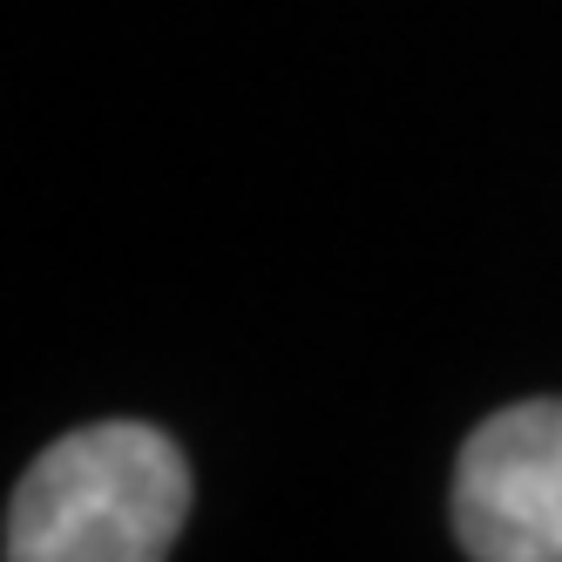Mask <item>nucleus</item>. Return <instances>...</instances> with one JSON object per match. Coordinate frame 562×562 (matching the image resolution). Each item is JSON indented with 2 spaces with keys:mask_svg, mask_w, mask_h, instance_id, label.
Returning <instances> with one entry per match:
<instances>
[{
  "mask_svg": "<svg viewBox=\"0 0 562 562\" xmlns=\"http://www.w3.org/2000/svg\"><path fill=\"white\" fill-rule=\"evenodd\" d=\"M190 515V468L170 434L143 420H95L34 454L8 502L14 562H156Z\"/></svg>",
  "mask_w": 562,
  "mask_h": 562,
  "instance_id": "1",
  "label": "nucleus"
},
{
  "mask_svg": "<svg viewBox=\"0 0 562 562\" xmlns=\"http://www.w3.org/2000/svg\"><path fill=\"white\" fill-rule=\"evenodd\" d=\"M454 542L474 562H562V400H521L468 434Z\"/></svg>",
  "mask_w": 562,
  "mask_h": 562,
  "instance_id": "2",
  "label": "nucleus"
}]
</instances>
